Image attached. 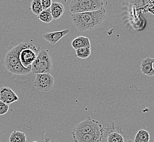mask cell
I'll return each mask as SVG.
<instances>
[{
	"label": "cell",
	"instance_id": "cell-17",
	"mask_svg": "<svg viewBox=\"0 0 154 142\" xmlns=\"http://www.w3.org/2000/svg\"><path fill=\"white\" fill-rule=\"evenodd\" d=\"M150 134L145 130H139L134 137V142H149Z\"/></svg>",
	"mask_w": 154,
	"mask_h": 142
},
{
	"label": "cell",
	"instance_id": "cell-23",
	"mask_svg": "<svg viewBox=\"0 0 154 142\" xmlns=\"http://www.w3.org/2000/svg\"><path fill=\"white\" fill-rule=\"evenodd\" d=\"M134 142V141H133L132 140H131V139H130V140H128V142Z\"/></svg>",
	"mask_w": 154,
	"mask_h": 142
},
{
	"label": "cell",
	"instance_id": "cell-5",
	"mask_svg": "<svg viewBox=\"0 0 154 142\" xmlns=\"http://www.w3.org/2000/svg\"><path fill=\"white\" fill-rule=\"evenodd\" d=\"M40 49V47L31 43H25L24 47L19 54V61L24 67L30 68L31 65L37 56Z\"/></svg>",
	"mask_w": 154,
	"mask_h": 142
},
{
	"label": "cell",
	"instance_id": "cell-15",
	"mask_svg": "<svg viewBox=\"0 0 154 142\" xmlns=\"http://www.w3.org/2000/svg\"><path fill=\"white\" fill-rule=\"evenodd\" d=\"M9 140V142H26V136L23 132L14 130L10 135Z\"/></svg>",
	"mask_w": 154,
	"mask_h": 142
},
{
	"label": "cell",
	"instance_id": "cell-18",
	"mask_svg": "<svg viewBox=\"0 0 154 142\" xmlns=\"http://www.w3.org/2000/svg\"><path fill=\"white\" fill-rule=\"evenodd\" d=\"M37 18L45 23H49L53 20L50 8L46 10H43L42 12L39 15H37Z\"/></svg>",
	"mask_w": 154,
	"mask_h": 142
},
{
	"label": "cell",
	"instance_id": "cell-21",
	"mask_svg": "<svg viewBox=\"0 0 154 142\" xmlns=\"http://www.w3.org/2000/svg\"><path fill=\"white\" fill-rule=\"evenodd\" d=\"M9 106L0 101V116L6 114L9 110Z\"/></svg>",
	"mask_w": 154,
	"mask_h": 142
},
{
	"label": "cell",
	"instance_id": "cell-8",
	"mask_svg": "<svg viewBox=\"0 0 154 142\" xmlns=\"http://www.w3.org/2000/svg\"><path fill=\"white\" fill-rule=\"evenodd\" d=\"M19 98L13 90L8 87H2L0 89V101L3 103L9 104L19 101Z\"/></svg>",
	"mask_w": 154,
	"mask_h": 142
},
{
	"label": "cell",
	"instance_id": "cell-1",
	"mask_svg": "<svg viewBox=\"0 0 154 142\" xmlns=\"http://www.w3.org/2000/svg\"><path fill=\"white\" fill-rule=\"evenodd\" d=\"M106 12L104 8L101 9L82 13L72 14V23L80 32L94 30L101 26L106 19Z\"/></svg>",
	"mask_w": 154,
	"mask_h": 142
},
{
	"label": "cell",
	"instance_id": "cell-19",
	"mask_svg": "<svg viewBox=\"0 0 154 142\" xmlns=\"http://www.w3.org/2000/svg\"><path fill=\"white\" fill-rule=\"evenodd\" d=\"M90 54L91 49L89 48H82L75 50V56L80 59H87L90 56Z\"/></svg>",
	"mask_w": 154,
	"mask_h": 142
},
{
	"label": "cell",
	"instance_id": "cell-20",
	"mask_svg": "<svg viewBox=\"0 0 154 142\" xmlns=\"http://www.w3.org/2000/svg\"><path fill=\"white\" fill-rule=\"evenodd\" d=\"M30 9L36 15H39L43 11L41 0H33L31 3Z\"/></svg>",
	"mask_w": 154,
	"mask_h": 142
},
{
	"label": "cell",
	"instance_id": "cell-3",
	"mask_svg": "<svg viewBox=\"0 0 154 142\" xmlns=\"http://www.w3.org/2000/svg\"><path fill=\"white\" fill-rule=\"evenodd\" d=\"M104 133V130L101 123L95 119L88 117L74 126L72 135L95 134L103 136Z\"/></svg>",
	"mask_w": 154,
	"mask_h": 142
},
{
	"label": "cell",
	"instance_id": "cell-14",
	"mask_svg": "<svg viewBox=\"0 0 154 142\" xmlns=\"http://www.w3.org/2000/svg\"><path fill=\"white\" fill-rule=\"evenodd\" d=\"M50 9L53 18L55 20L61 18L65 12L64 6L62 3L59 2H52Z\"/></svg>",
	"mask_w": 154,
	"mask_h": 142
},
{
	"label": "cell",
	"instance_id": "cell-9",
	"mask_svg": "<svg viewBox=\"0 0 154 142\" xmlns=\"http://www.w3.org/2000/svg\"><path fill=\"white\" fill-rule=\"evenodd\" d=\"M69 33V29L47 33L43 35V38L51 45H55L61 39Z\"/></svg>",
	"mask_w": 154,
	"mask_h": 142
},
{
	"label": "cell",
	"instance_id": "cell-6",
	"mask_svg": "<svg viewBox=\"0 0 154 142\" xmlns=\"http://www.w3.org/2000/svg\"><path fill=\"white\" fill-rule=\"evenodd\" d=\"M55 80L50 73L36 74L33 85L41 92H48L53 88Z\"/></svg>",
	"mask_w": 154,
	"mask_h": 142
},
{
	"label": "cell",
	"instance_id": "cell-22",
	"mask_svg": "<svg viewBox=\"0 0 154 142\" xmlns=\"http://www.w3.org/2000/svg\"><path fill=\"white\" fill-rule=\"evenodd\" d=\"M42 7L43 10H46L51 8L52 1L51 0H41Z\"/></svg>",
	"mask_w": 154,
	"mask_h": 142
},
{
	"label": "cell",
	"instance_id": "cell-12",
	"mask_svg": "<svg viewBox=\"0 0 154 142\" xmlns=\"http://www.w3.org/2000/svg\"><path fill=\"white\" fill-rule=\"evenodd\" d=\"M114 125L112 126V125H110L109 126H108V130L110 131L107 137V142H125L124 138L122 133L116 131L114 128Z\"/></svg>",
	"mask_w": 154,
	"mask_h": 142
},
{
	"label": "cell",
	"instance_id": "cell-10",
	"mask_svg": "<svg viewBox=\"0 0 154 142\" xmlns=\"http://www.w3.org/2000/svg\"><path fill=\"white\" fill-rule=\"evenodd\" d=\"M103 135L95 134H84L73 135L72 138L74 142H100L103 138Z\"/></svg>",
	"mask_w": 154,
	"mask_h": 142
},
{
	"label": "cell",
	"instance_id": "cell-24",
	"mask_svg": "<svg viewBox=\"0 0 154 142\" xmlns=\"http://www.w3.org/2000/svg\"><path fill=\"white\" fill-rule=\"evenodd\" d=\"M36 142V141H33V142Z\"/></svg>",
	"mask_w": 154,
	"mask_h": 142
},
{
	"label": "cell",
	"instance_id": "cell-11",
	"mask_svg": "<svg viewBox=\"0 0 154 142\" xmlns=\"http://www.w3.org/2000/svg\"><path fill=\"white\" fill-rule=\"evenodd\" d=\"M154 58L150 57H147L143 60L140 65V70L143 74L149 77L154 76Z\"/></svg>",
	"mask_w": 154,
	"mask_h": 142
},
{
	"label": "cell",
	"instance_id": "cell-13",
	"mask_svg": "<svg viewBox=\"0 0 154 142\" xmlns=\"http://www.w3.org/2000/svg\"><path fill=\"white\" fill-rule=\"evenodd\" d=\"M71 45L75 50L82 48H91V43L89 38L84 36H79L72 42Z\"/></svg>",
	"mask_w": 154,
	"mask_h": 142
},
{
	"label": "cell",
	"instance_id": "cell-16",
	"mask_svg": "<svg viewBox=\"0 0 154 142\" xmlns=\"http://www.w3.org/2000/svg\"><path fill=\"white\" fill-rule=\"evenodd\" d=\"M9 72L12 74L25 76V75L30 74L31 73V68H25L19 62L17 65L14 66Z\"/></svg>",
	"mask_w": 154,
	"mask_h": 142
},
{
	"label": "cell",
	"instance_id": "cell-2",
	"mask_svg": "<svg viewBox=\"0 0 154 142\" xmlns=\"http://www.w3.org/2000/svg\"><path fill=\"white\" fill-rule=\"evenodd\" d=\"M53 60L48 49L39 51L36 59L31 65V73L33 74L50 73L53 70Z\"/></svg>",
	"mask_w": 154,
	"mask_h": 142
},
{
	"label": "cell",
	"instance_id": "cell-4",
	"mask_svg": "<svg viewBox=\"0 0 154 142\" xmlns=\"http://www.w3.org/2000/svg\"><path fill=\"white\" fill-rule=\"evenodd\" d=\"M101 0H72L69 5V11L72 14L93 12L104 7Z\"/></svg>",
	"mask_w": 154,
	"mask_h": 142
},
{
	"label": "cell",
	"instance_id": "cell-7",
	"mask_svg": "<svg viewBox=\"0 0 154 142\" xmlns=\"http://www.w3.org/2000/svg\"><path fill=\"white\" fill-rule=\"evenodd\" d=\"M25 43H21L13 48L6 54L3 60L6 69L9 72L14 66L19 63V54L24 47Z\"/></svg>",
	"mask_w": 154,
	"mask_h": 142
}]
</instances>
